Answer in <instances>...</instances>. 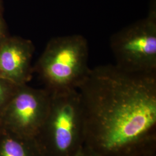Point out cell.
<instances>
[{"mask_svg": "<svg viewBox=\"0 0 156 156\" xmlns=\"http://www.w3.org/2000/svg\"><path fill=\"white\" fill-rule=\"evenodd\" d=\"M51 94L46 89L19 86L0 114V128L26 138H35L48 116Z\"/></svg>", "mask_w": 156, "mask_h": 156, "instance_id": "5", "label": "cell"}, {"mask_svg": "<svg viewBox=\"0 0 156 156\" xmlns=\"http://www.w3.org/2000/svg\"><path fill=\"white\" fill-rule=\"evenodd\" d=\"M8 36L9 35L8 34L7 26L2 12H0V45Z\"/></svg>", "mask_w": 156, "mask_h": 156, "instance_id": "9", "label": "cell"}, {"mask_svg": "<svg viewBox=\"0 0 156 156\" xmlns=\"http://www.w3.org/2000/svg\"><path fill=\"white\" fill-rule=\"evenodd\" d=\"M34 51L30 40L8 36L0 45V77L17 86L27 84L34 72Z\"/></svg>", "mask_w": 156, "mask_h": 156, "instance_id": "6", "label": "cell"}, {"mask_svg": "<svg viewBox=\"0 0 156 156\" xmlns=\"http://www.w3.org/2000/svg\"><path fill=\"white\" fill-rule=\"evenodd\" d=\"M0 156H44L36 140L0 128Z\"/></svg>", "mask_w": 156, "mask_h": 156, "instance_id": "7", "label": "cell"}, {"mask_svg": "<svg viewBox=\"0 0 156 156\" xmlns=\"http://www.w3.org/2000/svg\"><path fill=\"white\" fill-rule=\"evenodd\" d=\"M88 42L73 34L50 39L39 57L34 72L37 73L50 94L78 90L88 76Z\"/></svg>", "mask_w": 156, "mask_h": 156, "instance_id": "2", "label": "cell"}, {"mask_svg": "<svg viewBox=\"0 0 156 156\" xmlns=\"http://www.w3.org/2000/svg\"><path fill=\"white\" fill-rule=\"evenodd\" d=\"M83 145L99 156L156 153V72L91 69L78 89Z\"/></svg>", "mask_w": 156, "mask_h": 156, "instance_id": "1", "label": "cell"}, {"mask_svg": "<svg viewBox=\"0 0 156 156\" xmlns=\"http://www.w3.org/2000/svg\"><path fill=\"white\" fill-rule=\"evenodd\" d=\"M110 47L118 68L129 73L156 72L155 0L146 18L112 35Z\"/></svg>", "mask_w": 156, "mask_h": 156, "instance_id": "4", "label": "cell"}, {"mask_svg": "<svg viewBox=\"0 0 156 156\" xmlns=\"http://www.w3.org/2000/svg\"><path fill=\"white\" fill-rule=\"evenodd\" d=\"M18 86L0 77V114L15 93Z\"/></svg>", "mask_w": 156, "mask_h": 156, "instance_id": "8", "label": "cell"}, {"mask_svg": "<svg viewBox=\"0 0 156 156\" xmlns=\"http://www.w3.org/2000/svg\"><path fill=\"white\" fill-rule=\"evenodd\" d=\"M35 140L44 156H73L83 145L78 90L51 94L48 116Z\"/></svg>", "mask_w": 156, "mask_h": 156, "instance_id": "3", "label": "cell"}, {"mask_svg": "<svg viewBox=\"0 0 156 156\" xmlns=\"http://www.w3.org/2000/svg\"><path fill=\"white\" fill-rule=\"evenodd\" d=\"M2 12V0H0V12Z\"/></svg>", "mask_w": 156, "mask_h": 156, "instance_id": "11", "label": "cell"}, {"mask_svg": "<svg viewBox=\"0 0 156 156\" xmlns=\"http://www.w3.org/2000/svg\"><path fill=\"white\" fill-rule=\"evenodd\" d=\"M73 156H99L87 146L82 145Z\"/></svg>", "mask_w": 156, "mask_h": 156, "instance_id": "10", "label": "cell"}, {"mask_svg": "<svg viewBox=\"0 0 156 156\" xmlns=\"http://www.w3.org/2000/svg\"><path fill=\"white\" fill-rule=\"evenodd\" d=\"M156 156V153H152V154H148V155H146V156Z\"/></svg>", "mask_w": 156, "mask_h": 156, "instance_id": "12", "label": "cell"}]
</instances>
